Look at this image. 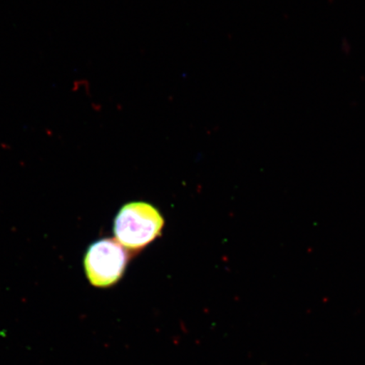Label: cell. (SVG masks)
Returning a JSON list of instances; mask_svg holds the SVG:
<instances>
[{
	"label": "cell",
	"instance_id": "obj_1",
	"mask_svg": "<svg viewBox=\"0 0 365 365\" xmlns=\"http://www.w3.org/2000/svg\"><path fill=\"white\" fill-rule=\"evenodd\" d=\"M164 219L158 210L147 202L124 205L114 219L116 240L130 251H139L161 235Z\"/></svg>",
	"mask_w": 365,
	"mask_h": 365
},
{
	"label": "cell",
	"instance_id": "obj_2",
	"mask_svg": "<svg viewBox=\"0 0 365 365\" xmlns=\"http://www.w3.org/2000/svg\"><path fill=\"white\" fill-rule=\"evenodd\" d=\"M130 255L116 240L103 239L90 245L85 255L84 267L91 284L108 287L120 281Z\"/></svg>",
	"mask_w": 365,
	"mask_h": 365
}]
</instances>
